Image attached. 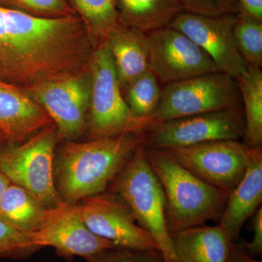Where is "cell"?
I'll list each match as a JSON object with an SVG mask.
<instances>
[{"label": "cell", "instance_id": "3", "mask_svg": "<svg viewBox=\"0 0 262 262\" xmlns=\"http://www.w3.org/2000/svg\"><path fill=\"white\" fill-rule=\"evenodd\" d=\"M144 151L163 189L170 235L205 225L208 221L219 223L228 194L202 180L163 150L144 146Z\"/></svg>", "mask_w": 262, "mask_h": 262}, {"label": "cell", "instance_id": "7", "mask_svg": "<svg viewBox=\"0 0 262 262\" xmlns=\"http://www.w3.org/2000/svg\"><path fill=\"white\" fill-rule=\"evenodd\" d=\"M237 107L242 101L237 81L216 72L165 84L150 120L155 123Z\"/></svg>", "mask_w": 262, "mask_h": 262}, {"label": "cell", "instance_id": "14", "mask_svg": "<svg viewBox=\"0 0 262 262\" xmlns=\"http://www.w3.org/2000/svg\"><path fill=\"white\" fill-rule=\"evenodd\" d=\"M80 206L86 225L98 237L120 247L160 251L152 237L138 225L129 206L115 193L84 198Z\"/></svg>", "mask_w": 262, "mask_h": 262}, {"label": "cell", "instance_id": "13", "mask_svg": "<svg viewBox=\"0 0 262 262\" xmlns=\"http://www.w3.org/2000/svg\"><path fill=\"white\" fill-rule=\"evenodd\" d=\"M236 19L237 14L206 16L183 11L169 26L180 31L201 48L219 72L236 80L248 69L234 37Z\"/></svg>", "mask_w": 262, "mask_h": 262}, {"label": "cell", "instance_id": "2", "mask_svg": "<svg viewBox=\"0 0 262 262\" xmlns=\"http://www.w3.org/2000/svg\"><path fill=\"white\" fill-rule=\"evenodd\" d=\"M144 134L66 141L55 158V183L61 201L75 204L106 192L144 142Z\"/></svg>", "mask_w": 262, "mask_h": 262}, {"label": "cell", "instance_id": "19", "mask_svg": "<svg viewBox=\"0 0 262 262\" xmlns=\"http://www.w3.org/2000/svg\"><path fill=\"white\" fill-rule=\"evenodd\" d=\"M119 22L148 33L167 27L183 12L179 0H115Z\"/></svg>", "mask_w": 262, "mask_h": 262}, {"label": "cell", "instance_id": "1", "mask_svg": "<svg viewBox=\"0 0 262 262\" xmlns=\"http://www.w3.org/2000/svg\"><path fill=\"white\" fill-rule=\"evenodd\" d=\"M94 48L78 15L42 18L0 5V80L25 89L78 73Z\"/></svg>", "mask_w": 262, "mask_h": 262}, {"label": "cell", "instance_id": "22", "mask_svg": "<svg viewBox=\"0 0 262 262\" xmlns=\"http://www.w3.org/2000/svg\"><path fill=\"white\" fill-rule=\"evenodd\" d=\"M96 47L119 23L115 0H69Z\"/></svg>", "mask_w": 262, "mask_h": 262}, {"label": "cell", "instance_id": "8", "mask_svg": "<svg viewBox=\"0 0 262 262\" xmlns=\"http://www.w3.org/2000/svg\"><path fill=\"white\" fill-rule=\"evenodd\" d=\"M243 107L227 108L151 123L144 134L146 148L168 149L220 140H239L244 136Z\"/></svg>", "mask_w": 262, "mask_h": 262}, {"label": "cell", "instance_id": "20", "mask_svg": "<svg viewBox=\"0 0 262 262\" xmlns=\"http://www.w3.org/2000/svg\"><path fill=\"white\" fill-rule=\"evenodd\" d=\"M47 209L28 191L10 183L0 200V220L29 236L42 225Z\"/></svg>", "mask_w": 262, "mask_h": 262}, {"label": "cell", "instance_id": "25", "mask_svg": "<svg viewBox=\"0 0 262 262\" xmlns=\"http://www.w3.org/2000/svg\"><path fill=\"white\" fill-rule=\"evenodd\" d=\"M41 249L27 234L0 220V259L25 260Z\"/></svg>", "mask_w": 262, "mask_h": 262}, {"label": "cell", "instance_id": "27", "mask_svg": "<svg viewBox=\"0 0 262 262\" xmlns=\"http://www.w3.org/2000/svg\"><path fill=\"white\" fill-rule=\"evenodd\" d=\"M86 262H163L156 250L134 249L115 246L85 258Z\"/></svg>", "mask_w": 262, "mask_h": 262}, {"label": "cell", "instance_id": "16", "mask_svg": "<svg viewBox=\"0 0 262 262\" xmlns=\"http://www.w3.org/2000/svg\"><path fill=\"white\" fill-rule=\"evenodd\" d=\"M262 203V148L253 150L244 177L229 194L218 225L232 241L241 237V229Z\"/></svg>", "mask_w": 262, "mask_h": 262}, {"label": "cell", "instance_id": "6", "mask_svg": "<svg viewBox=\"0 0 262 262\" xmlns=\"http://www.w3.org/2000/svg\"><path fill=\"white\" fill-rule=\"evenodd\" d=\"M60 139L53 122L27 141L9 144L0 152V171L46 208L62 201L54 177L55 151Z\"/></svg>", "mask_w": 262, "mask_h": 262}, {"label": "cell", "instance_id": "26", "mask_svg": "<svg viewBox=\"0 0 262 262\" xmlns=\"http://www.w3.org/2000/svg\"><path fill=\"white\" fill-rule=\"evenodd\" d=\"M0 5L42 18L77 15L69 0H0Z\"/></svg>", "mask_w": 262, "mask_h": 262}, {"label": "cell", "instance_id": "17", "mask_svg": "<svg viewBox=\"0 0 262 262\" xmlns=\"http://www.w3.org/2000/svg\"><path fill=\"white\" fill-rule=\"evenodd\" d=\"M104 41L111 53L123 94L130 82L149 70L146 33L119 22Z\"/></svg>", "mask_w": 262, "mask_h": 262}, {"label": "cell", "instance_id": "12", "mask_svg": "<svg viewBox=\"0 0 262 262\" xmlns=\"http://www.w3.org/2000/svg\"><path fill=\"white\" fill-rule=\"evenodd\" d=\"M146 37L149 70L162 83L219 72L201 48L170 26L146 33Z\"/></svg>", "mask_w": 262, "mask_h": 262}, {"label": "cell", "instance_id": "11", "mask_svg": "<svg viewBox=\"0 0 262 262\" xmlns=\"http://www.w3.org/2000/svg\"><path fill=\"white\" fill-rule=\"evenodd\" d=\"M28 237L36 246L54 248L56 254L65 259L75 256L85 259L116 246L88 227L80 204L63 201L48 208L42 225Z\"/></svg>", "mask_w": 262, "mask_h": 262}, {"label": "cell", "instance_id": "29", "mask_svg": "<svg viewBox=\"0 0 262 262\" xmlns=\"http://www.w3.org/2000/svg\"><path fill=\"white\" fill-rule=\"evenodd\" d=\"M251 218V228L253 236L251 242L244 239L245 246L248 252L254 258L262 256V207L253 213Z\"/></svg>", "mask_w": 262, "mask_h": 262}, {"label": "cell", "instance_id": "28", "mask_svg": "<svg viewBox=\"0 0 262 262\" xmlns=\"http://www.w3.org/2000/svg\"><path fill=\"white\" fill-rule=\"evenodd\" d=\"M183 11L206 16L238 13L237 0H179Z\"/></svg>", "mask_w": 262, "mask_h": 262}, {"label": "cell", "instance_id": "30", "mask_svg": "<svg viewBox=\"0 0 262 262\" xmlns=\"http://www.w3.org/2000/svg\"><path fill=\"white\" fill-rule=\"evenodd\" d=\"M227 262H262L257 258L253 257L249 254L245 246L244 239L239 238L233 241L231 245Z\"/></svg>", "mask_w": 262, "mask_h": 262}, {"label": "cell", "instance_id": "32", "mask_svg": "<svg viewBox=\"0 0 262 262\" xmlns=\"http://www.w3.org/2000/svg\"><path fill=\"white\" fill-rule=\"evenodd\" d=\"M10 183L11 182H10L9 179L0 171V200L4 194L5 189L10 185Z\"/></svg>", "mask_w": 262, "mask_h": 262}, {"label": "cell", "instance_id": "9", "mask_svg": "<svg viewBox=\"0 0 262 262\" xmlns=\"http://www.w3.org/2000/svg\"><path fill=\"white\" fill-rule=\"evenodd\" d=\"M23 90L51 117L61 139L76 141L86 134L91 93L89 68Z\"/></svg>", "mask_w": 262, "mask_h": 262}, {"label": "cell", "instance_id": "33", "mask_svg": "<svg viewBox=\"0 0 262 262\" xmlns=\"http://www.w3.org/2000/svg\"><path fill=\"white\" fill-rule=\"evenodd\" d=\"M10 142L8 140V137L3 132V130L0 129V152L6 147L7 146L9 145Z\"/></svg>", "mask_w": 262, "mask_h": 262}, {"label": "cell", "instance_id": "5", "mask_svg": "<svg viewBox=\"0 0 262 262\" xmlns=\"http://www.w3.org/2000/svg\"><path fill=\"white\" fill-rule=\"evenodd\" d=\"M110 188L126 203L138 225L154 239L163 262H179L167 227L163 189L146 160L144 142Z\"/></svg>", "mask_w": 262, "mask_h": 262}, {"label": "cell", "instance_id": "4", "mask_svg": "<svg viewBox=\"0 0 262 262\" xmlns=\"http://www.w3.org/2000/svg\"><path fill=\"white\" fill-rule=\"evenodd\" d=\"M89 72L91 93L86 128L89 140L145 132L151 122L136 116L127 106L105 41L95 47Z\"/></svg>", "mask_w": 262, "mask_h": 262}, {"label": "cell", "instance_id": "21", "mask_svg": "<svg viewBox=\"0 0 262 262\" xmlns=\"http://www.w3.org/2000/svg\"><path fill=\"white\" fill-rule=\"evenodd\" d=\"M236 81L244 115L243 143L249 149H259L262 148L261 69L248 67Z\"/></svg>", "mask_w": 262, "mask_h": 262}, {"label": "cell", "instance_id": "24", "mask_svg": "<svg viewBox=\"0 0 262 262\" xmlns=\"http://www.w3.org/2000/svg\"><path fill=\"white\" fill-rule=\"evenodd\" d=\"M233 33L237 49L248 67L261 69L262 20L237 13Z\"/></svg>", "mask_w": 262, "mask_h": 262}, {"label": "cell", "instance_id": "10", "mask_svg": "<svg viewBox=\"0 0 262 262\" xmlns=\"http://www.w3.org/2000/svg\"><path fill=\"white\" fill-rule=\"evenodd\" d=\"M253 150L239 140H220L163 151L202 180L229 194L244 177Z\"/></svg>", "mask_w": 262, "mask_h": 262}, {"label": "cell", "instance_id": "15", "mask_svg": "<svg viewBox=\"0 0 262 262\" xmlns=\"http://www.w3.org/2000/svg\"><path fill=\"white\" fill-rule=\"evenodd\" d=\"M52 123L47 113L23 89L0 80V129L10 144L27 141Z\"/></svg>", "mask_w": 262, "mask_h": 262}, {"label": "cell", "instance_id": "18", "mask_svg": "<svg viewBox=\"0 0 262 262\" xmlns=\"http://www.w3.org/2000/svg\"><path fill=\"white\" fill-rule=\"evenodd\" d=\"M170 237L179 262H227L233 242L218 224L185 229Z\"/></svg>", "mask_w": 262, "mask_h": 262}, {"label": "cell", "instance_id": "31", "mask_svg": "<svg viewBox=\"0 0 262 262\" xmlns=\"http://www.w3.org/2000/svg\"><path fill=\"white\" fill-rule=\"evenodd\" d=\"M238 13L262 20V0H237Z\"/></svg>", "mask_w": 262, "mask_h": 262}, {"label": "cell", "instance_id": "23", "mask_svg": "<svg viewBox=\"0 0 262 262\" xmlns=\"http://www.w3.org/2000/svg\"><path fill=\"white\" fill-rule=\"evenodd\" d=\"M160 83L156 76L147 70L127 85L124 98L136 116L151 121L161 100L163 89Z\"/></svg>", "mask_w": 262, "mask_h": 262}]
</instances>
